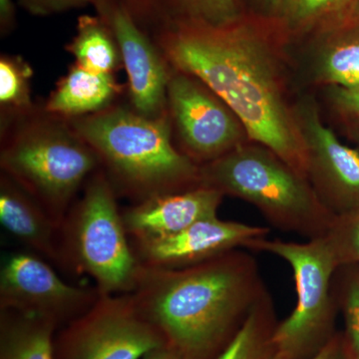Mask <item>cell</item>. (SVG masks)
<instances>
[{
    "label": "cell",
    "mask_w": 359,
    "mask_h": 359,
    "mask_svg": "<svg viewBox=\"0 0 359 359\" xmlns=\"http://www.w3.org/2000/svg\"><path fill=\"white\" fill-rule=\"evenodd\" d=\"M269 28L243 16L224 25L188 23L152 37L175 70L198 78L237 116L252 140L308 178V157L290 112Z\"/></svg>",
    "instance_id": "6da1fadb"
},
{
    "label": "cell",
    "mask_w": 359,
    "mask_h": 359,
    "mask_svg": "<svg viewBox=\"0 0 359 359\" xmlns=\"http://www.w3.org/2000/svg\"><path fill=\"white\" fill-rule=\"evenodd\" d=\"M249 250L182 269L140 266L131 292L180 359H217L268 287Z\"/></svg>",
    "instance_id": "7a4b0ae2"
},
{
    "label": "cell",
    "mask_w": 359,
    "mask_h": 359,
    "mask_svg": "<svg viewBox=\"0 0 359 359\" xmlns=\"http://www.w3.org/2000/svg\"><path fill=\"white\" fill-rule=\"evenodd\" d=\"M69 122L98 156L117 195L134 204L201 185L199 165L172 143L168 115L149 118L112 105Z\"/></svg>",
    "instance_id": "3957f363"
},
{
    "label": "cell",
    "mask_w": 359,
    "mask_h": 359,
    "mask_svg": "<svg viewBox=\"0 0 359 359\" xmlns=\"http://www.w3.org/2000/svg\"><path fill=\"white\" fill-rule=\"evenodd\" d=\"M0 167L59 224L78 192L100 169L98 156L69 120L46 111L2 125Z\"/></svg>",
    "instance_id": "277c9868"
},
{
    "label": "cell",
    "mask_w": 359,
    "mask_h": 359,
    "mask_svg": "<svg viewBox=\"0 0 359 359\" xmlns=\"http://www.w3.org/2000/svg\"><path fill=\"white\" fill-rule=\"evenodd\" d=\"M200 181L255 205L273 228L306 240L325 237L335 219L309 180L266 147L242 144L201 165Z\"/></svg>",
    "instance_id": "5b68a950"
},
{
    "label": "cell",
    "mask_w": 359,
    "mask_h": 359,
    "mask_svg": "<svg viewBox=\"0 0 359 359\" xmlns=\"http://www.w3.org/2000/svg\"><path fill=\"white\" fill-rule=\"evenodd\" d=\"M60 224L58 264L92 278L100 294H131L141 264L117 193L102 169L92 175Z\"/></svg>",
    "instance_id": "8992f818"
},
{
    "label": "cell",
    "mask_w": 359,
    "mask_h": 359,
    "mask_svg": "<svg viewBox=\"0 0 359 359\" xmlns=\"http://www.w3.org/2000/svg\"><path fill=\"white\" fill-rule=\"evenodd\" d=\"M247 250L275 255L294 273L297 302L292 313L276 325L275 359L313 358L337 334L339 308L332 280L339 266L327 236L304 243L257 238Z\"/></svg>",
    "instance_id": "52a82bcc"
},
{
    "label": "cell",
    "mask_w": 359,
    "mask_h": 359,
    "mask_svg": "<svg viewBox=\"0 0 359 359\" xmlns=\"http://www.w3.org/2000/svg\"><path fill=\"white\" fill-rule=\"evenodd\" d=\"M167 346L131 294H100L86 313L59 328L55 359H143Z\"/></svg>",
    "instance_id": "ba28073f"
},
{
    "label": "cell",
    "mask_w": 359,
    "mask_h": 359,
    "mask_svg": "<svg viewBox=\"0 0 359 359\" xmlns=\"http://www.w3.org/2000/svg\"><path fill=\"white\" fill-rule=\"evenodd\" d=\"M100 292L65 282L43 257L33 252L8 255L0 269V311L51 321L58 327L86 313Z\"/></svg>",
    "instance_id": "9c48e42d"
},
{
    "label": "cell",
    "mask_w": 359,
    "mask_h": 359,
    "mask_svg": "<svg viewBox=\"0 0 359 359\" xmlns=\"http://www.w3.org/2000/svg\"><path fill=\"white\" fill-rule=\"evenodd\" d=\"M168 107L178 130L184 154L199 166L242 145L245 130L242 123L198 78L181 71L171 74Z\"/></svg>",
    "instance_id": "30bf717a"
},
{
    "label": "cell",
    "mask_w": 359,
    "mask_h": 359,
    "mask_svg": "<svg viewBox=\"0 0 359 359\" xmlns=\"http://www.w3.org/2000/svg\"><path fill=\"white\" fill-rule=\"evenodd\" d=\"M297 124L308 157V179L335 218L359 212V152L321 121L313 103H302Z\"/></svg>",
    "instance_id": "8fae6325"
},
{
    "label": "cell",
    "mask_w": 359,
    "mask_h": 359,
    "mask_svg": "<svg viewBox=\"0 0 359 359\" xmlns=\"http://www.w3.org/2000/svg\"><path fill=\"white\" fill-rule=\"evenodd\" d=\"M271 229L218 217L203 219L165 237L131 240L142 266L182 269L204 263L238 249L247 250L257 238H268Z\"/></svg>",
    "instance_id": "7c38bea8"
},
{
    "label": "cell",
    "mask_w": 359,
    "mask_h": 359,
    "mask_svg": "<svg viewBox=\"0 0 359 359\" xmlns=\"http://www.w3.org/2000/svg\"><path fill=\"white\" fill-rule=\"evenodd\" d=\"M99 16L111 26L119 45L132 109L149 118L168 115L171 72L154 39L139 27L119 1Z\"/></svg>",
    "instance_id": "4fadbf2b"
},
{
    "label": "cell",
    "mask_w": 359,
    "mask_h": 359,
    "mask_svg": "<svg viewBox=\"0 0 359 359\" xmlns=\"http://www.w3.org/2000/svg\"><path fill=\"white\" fill-rule=\"evenodd\" d=\"M223 198L216 189L200 185L135 203L122 212L123 221L131 240L174 235L197 222L218 217Z\"/></svg>",
    "instance_id": "5bb4252c"
},
{
    "label": "cell",
    "mask_w": 359,
    "mask_h": 359,
    "mask_svg": "<svg viewBox=\"0 0 359 359\" xmlns=\"http://www.w3.org/2000/svg\"><path fill=\"white\" fill-rule=\"evenodd\" d=\"M0 222L33 254L58 264L60 224L15 181L0 177Z\"/></svg>",
    "instance_id": "9a60e30c"
},
{
    "label": "cell",
    "mask_w": 359,
    "mask_h": 359,
    "mask_svg": "<svg viewBox=\"0 0 359 359\" xmlns=\"http://www.w3.org/2000/svg\"><path fill=\"white\" fill-rule=\"evenodd\" d=\"M151 37L188 23L224 25L244 16L242 0H118Z\"/></svg>",
    "instance_id": "2e32d148"
},
{
    "label": "cell",
    "mask_w": 359,
    "mask_h": 359,
    "mask_svg": "<svg viewBox=\"0 0 359 359\" xmlns=\"http://www.w3.org/2000/svg\"><path fill=\"white\" fill-rule=\"evenodd\" d=\"M121 89L114 74L92 72L74 62L56 84L44 110L68 120L95 114L112 106Z\"/></svg>",
    "instance_id": "e0dca14e"
},
{
    "label": "cell",
    "mask_w": 359,
    "mask_h": 359,
    "mask_svg": "<svg viewBox=\"0 0 359 359\" xmlns=\"http://www.w3.org/2000/svg\"><path fill=\"white\" fill-rule=\"evenodd\" d=\"M57 330L43 318L0 311V359H55Z\"/></svg>",
    "instance_id": "ac0fdd59"
},
{
    "label": "cell",
    "mask_w": 359,
    "mask_h": 359,
    "mask_svg": "<svg viewBox=\"0 0 359 359\" xmlns=\"http://www.w3.org/2000/svg\"><path fill=\"white\" fill-rule=\"evenodd\" d=\"M323 37L316 74L334 87L359 85V26L342 25L320 33Z\"/></svg>",
    "instance_id": "d6986e66"
},
{
    "label": "cell",
    "mask_w": 359,
    "mask_h": 359,
    "mask_svg": "<svg viewBox=\"0 0 359 359\" xmlns=\"http://www.w3.org/2000/svg\"><path fill=\"white\" fill-rule=\"evenodd\" d=\"M65 49L74 56L76 65L92 72L114 74L123 65L114 32L99 15L80 16L76 34Z\"/></svg>",
    "instance_id": "ffe728a7"
},
{
    "label": "cell",
    "mask_w": 359,
    "mask_h": 359,
    "mask_svg": "<svg viewBox=\"0 0 359 359\" xmlns=\"http://www.w3.org/2000/svg\"><path fill=\"white\" fill-rule=\"evenodd\" d=\"M278 323L273 297L266 290L235 339L217 359H275L273 337Z\"/></svg>",
    "instance_id": "44dd1931"
},
{
    "label": "cell",
    "mask_w": 359,
    "mask_h": 359,
    "mask_svg": "<svg viewBox=\"0 0 359 359\" xmlns=\"http://www.w3.org/2000/svg\"><path fill=\"white\" fill-rule=\"evenodd\" d=\"M353 0H283L276 20L290 32L320 33L341 25Z\"/></svg>",
    "instance_id": "7402d4cb"
},
{
    "label": "cell",
    "mask_w": 359,
    "mask_h": 359,
    "mask_svg": "<svg viewBox=\"0 0 359 359\" xmlns=\"http://www.w3.org/2000/svg\"><path fill=\"white\" fill-rule=\"evenodd\" d=\"M30 65L18 55L2 54L0 57V107L2 122L11 121L33 111Z\"/></svg>",
    "instance_id": "603a6c76"
},
{
    "label": "cell",
    "mask_w": 359,
    "mask_h": 359,
    "mask_svg": "<svg viewBox=\"0 0 359 359\" xmlns=\"http://www.w3.org/2000/svg\"><path fill=\"white\" fill-rule=\"evenodd\" d=\"M332 290L346 321L347 346L353 359H359V264H342L335 271Z\"/></svg>",
    "instance_id": "cb8c5ba5"
},
{
    "label": "cell",
    "mask_w": 359,
    "mask_h": 359,
    "mask_svg": "<svg viewBox=\"0 0 359 359\" xmlns=\"http://www.w3.org/2000/svg\"><path fill=\"white\" fill-rule=\"evenodd\" d=\"M327 238L339 266L359 264V212L335 218Z\"/></svg>",
    "instance_id": "d4e9b609"
},
{
    "label": "cell",
    "mask_w": 359,
    "mask_h": 359,
    "mask_svg": "<svg viewBox=\"0 0 359 359\" xmlns=\"http://www.w3.org/2000/svg\"><path fill=\"white\" fill-rule=\"evenodd\" d=\"M27 13L35 16H48L71 9L93 6L97 15L107 11L118 0H18Z\"/></svg>",
    "instance_id": "484cf974"
},
{
    "label": "cell",
    "mask_w": 359,
    "mask_h": 359,
    "mask_svg": "<svg viewBox=\"0 0 359 359\" xmlns=\"http://www.w3.org/2000/svg\"><path fill=\"white\" fill-rule=\"evenodd\" d=\"M332 96L340 111L359 117V85L351 88L334 87Z\"/></svg>",
    "instance_id": "4316f807"
},
{
    "label": "cell",
    "mask_w": 359,
    "mask_h": 359,
    "mask_svg": "<svg viewBox=\"0 0 359 359\" xmlns=\"http://www.w3.org/2000/svg\"><path fill=\"white\" fill-rule=\"evenodd\" d=\"M309 359H353L346 337L341 332L334 334L318 353Z\"/></svg>",
    "instance_id": "83f0119b"
},
{
    "label": "cell",
    "mask_w": 359,
    "mask_h": 359,
    "mask_svg": "<svg viewBox=\"0 0 359 359\" xmlns=\"http://www.w3.org/2000/svg\"><path fill=\"white\" fill-rule=\"evenodd\" d=\"M15 23V6L13 0H0V32L2 36L13 32Z\"/></svg>",
    "instance_id": "f1b7e54d"
},
{
    "label": "cell",
    "mask_w": 359,
    "mask_h": 359,
    "mask_svg": "<svg viewBox=\"0 0 359 359\" xmlns=\"http://www.w3.org/2000/svg\"><path fill=\"white\" fill-rule=\"evenodd\" d=\"M143 359H180L178 354L168 346L151 351Z\"/></svg>",
    "instance_id": "f546056e"
},
{
    "label": "cell",
    "mask_w": 359,
    "mask_h": 359,
    "mask_svg": "<svg viewBox=\"0 0 359 359\" xmlns=\"http://www.w3.org/2000/svg\"><path fill=\"white\" fill-rule=\"evenodd\" d=\"M342 25L359 26V0H353Z\"/></svg>",
    "instance_id": "4dcf8cb0"
},
{
    "label": "cell",
    "mask_w": 359,
    "mask_h": 359,
    "mask_svg": "<svg viewBox=\"0 0 359 359\" xmlns=\"http://www.w3.org/2000/svg\"><path fill=\"white\" fill-rule=\"evenodd\" d=\"M282 1L283 0H263L264 6L269 9V13L273 14V18L278 15Z\"/></svg>",
    "instance_id": "1f68e13d"
}]
</instances>
